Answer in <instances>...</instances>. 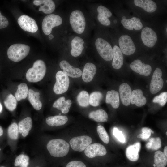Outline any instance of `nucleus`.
Wrapping results in <instances>:
<instances>
[{"instance_id":"nucleus-35","label":"nucleus","mask_w":167,"mask_h":167,"mask_svg":"<svg viewBox=\"0 0 167 167\" xmlns=\"http://www.w3.org/2000/svg\"><path fill=\"white\" fill-rule=\"evenodd\" d=\"M103 98L102 93L99 91L94 92L90 94L89 103L91 106L94 107L98 106Z\"/></svg>"},{"instance_id":"nucleus-33","label":"nucleus","mask_w":167,"mask_h":167,"mask_svg":"<svg viewBox=\"0 0 167 167\" xmlns=\"http://www.w3.org/2000/svg\"><path fill=\"white\" fill-rule=\"evenodd\" d=\"M154 161L156 167H165L167 164V156L163 152L157 151L155 153Z\"/></svg>"},{"instance_id":"nucleus-24","label":"nucleus","mask_w":167,"mask_h":167,"mask_svg":"<svg viewBox=\"0 0 167 167\" xmlns=\"http://www.w3.org/2000/svg\"><path fill=\"white\" fill-rule=\"evenodd\" d=\"M147 102L146 98L144 96L143 92L139 89H135L132 92L131 103L135 104L138 107H141Z\"/></svg>"},{"instance_id":"nucleus-41","label":"nucleus","mask_w":167,"mask_h":167,"mask_svg":"<svg viewBox=\"0 0 167 167\" xmlns=\"http://www.w3.org/2000/svg\"><path fill=\"white\" fill-rule=\"evenodd\" d=\"M149 142L152 143L151 149L152 150H157L161 147V142L159 137L152 138L149 139Z\"/></svg>"},{"instance_id":"nucleus-3","label":"nucleus","mask_w":167,"mask_h":167,"mask_svg":"<svg viewBox=\"0 0 167 167\" xmlns=\"http://www.w3.org/2000/svg\"><path fill=\"white\" fill-rule=\"evenodd\" d=\"M30 47L23 44H15L10 46L7 50V55L8 58L15 62H19L28 54Z\"/></svg>"},{"instance_id":"nucleus-30","label":"nucleus","mask_w":167,"mask_h":167,"mask_svg":"<svg viewBox=\"0 0 167 167\" xmlns=\"http://www.w3.org/2000/svg\"><path fill=\"white\" fill-rule=\"evenodd\" d=\"M68 120V118L66 116L56 115L47 117L46 119V122L50 126H58L64 125Z\"/></svg>"},{"instance_id":"nucleus-12","label":"nucleus","mask_w":167,"mask_h":167,"mask_svg":"<svg viewBox=\"0 0 167 167\" xmlns=\"http://www.w3.org/2000/svg\"><path fill=\"white\" fill-rule=\"evenodd\" d=\"M162 72L159 68L154 71L150 85V90L152 94H155L159 92L162 88L164 81L162 78Z\"/></svg>"},{"instance_id":"nucleus-28","label":"nucleus","mask_w":167,"mask_h":167,"mask_svg":"<svg viewBox=\"0 0 167 167\" xmlns=\"http://www.w3.org/2000/svg\"><path fill=\"white\" fill-rule=\"evenodd\" d=\"M105 102L107 104H110L114 109L118 108L120 104L118 92L113 90L108 91L106 93Z\"/></svg>"},{"instance_id":"nucleus-25","label":"nucleus","mask_w":167,"mask_h":167,"mask_svg":"<svg viewBox=\"0 0 167 167\" xmlns=\"http://www.w3.org/2000/svg\"><path fill=\"white\" fill-rule=\"evenodd\" d=\"M113 49V55L112 65L114 69H118L121 68L123 64V54L119 47L117 45L114 46Z\"/></svg>"},{"instance_id":"nucleus-10","label":"nucleus","mask_w":167,"mask_h":167,"mask_svg":"<svg viewBox=\"0 0 167 167\" xmlns=\"http://www.w3.org/2000/svg\"><path fill=\"white\" fill-rule=\"evenodd\" d=\"M92 142V139L87 135H82L74 137L69 142L72 149L75 151L82 152Z\"/></svg>"},{"instance_id":"nucleus-9","label":"nucleus","mask_w":167,"mask_h":167,"mask_svg":"<svg viewBox=\"0 0 167 167\" xmlns=\"http://www.w3.org/2000/svg\"><path fill=\"white\" fill-rule=\"evenodd\" d=\"M141 38L144 45L149 48L153 47L158 40L156 32L151 28L148 27H146L142 29Z\"/></svg>"},{"instance_id":"nucleus-51","label":"nucleus","mask_w":167,"mask_h":167,"mask_svg":"<svg viewBox=\"0 0 167 167\" xmlns=\"http://www.w3.org/2000/svg\"><path fill=\"white\" fill-rule=\"evenodd\" d=\"M153 166H154V167H156L155 165V164H154L153 165Z\"/></svg>"},{"instance_id":"nucleus-44","label":"nucleus","mask_w":167,"mask_h":167,"mask_svg":"<svg viewBox=\"0 0 167 167\" xmlns=\"http://www.w3.org/2000/svg\"><path fill=\"white\" fill-rule=\"evenodd\" d=\"M66 167H86L82 162L79 161H73L69 162Z\"/></svg>"},{"instance_id":"nucleus-22","label":"nucleus","mask_w":167,"mask_h":167,"mask_svg":"<svg viewBox=\"0 0 167 167\" xmlns=\"http://www.w3.org/2000/svg\"><path fill=\"white\" fill-rule=\"evenodd\" d=\"M141 145L140 143L137 142L128 147L126 151V154L127 158L132 161H136L139 158V152Z\"/></svg>"},{"instance_id":"nucleus-31","label":"nucleus","mask_w":167,"mask_h":167,"mask_svg":"<svg viewBox=\"0 0 167 167\" xmlns=\"http://www.w3.org/2000/svg\"><path fill=\"white\" fill-rule=\"evenodd\" d=\"M89 117L98 122H107L108 119L107 113L104 110L101 109L90 112L89 114Z\"/></svg>"},{"instance_id":"nucleus-43","label":"nucleus","mask_w":167,"mask_h":167,"mask_svg":"<svg viewBox=\"0 0 167 167\" xmlns=\"http://www.w3.org/2000/svg\"><path fill=\"white\" fill-rule=\"evenodd\" d=\"M113 135L120 142L124 143L126 139L122 131H120L117 127H114L113 129Z\"/></svg>"},{"instance_id":"nucleus-2","label":"nucleus","mask_w":167,"mask_h":167,"mask_svg":"<svg viewBox=\"0 0 167 167\" xmlns=\"http://www.w3.org/2000/svg\"><path fill=\"white\" fill-rule=\"evenodd\" d=\"M46 71L45 62L41 60H38L33 63L32 67L27 71L26 75V79L30 82H39L43 78Z\"/></svg>"},{"instance_id":"nucleus-20","label":"nucleus","mask_w":167,"mask_h":167,"mask_svg":"<svg viewBox=\"0 0 167 167\" xmlns=\"http://www.w3.org/2000/svg\"><path fill=\"white\" fill-rule=\"evenodd\" d=\"M96 67L93 63H87L85 65L82 76L83 80L86 83L91 82L96 74Z\"/></svg>"},{"instance_id":"nucleus-39","label":"nucleus","mask_w":167,"mask_h":167,"mask_svg":"<svg viewBox=\"0 0 167 167\" xmlns=\"http://www.w3.org/2000/svg\"><path fill=\"white\" fill-rule=\"evenodd\" d=\"M96 129L99 136L101 140L105 143H108L109 140V137L104 127L101 125H99Z\"/></svg>"},{"instance_id":"nucleus-5","label":"nucleus","mask_w":167,"mask_h":167,"mask_svg":"<svg viewBox=\"0 0 167 167\" xmlns=\"http://www.w3.org/2000/svg\"><path fill=\"white\" fill-rule=\"evenodd\" d=\"M95 45L98 54L104 60L109 61L113 59V48L108 41L102 38H98L96 40Z\"/></svg>"},{"instance_id":"nucleus-23","label":"nucleus","mask_w":167,"mask_h":167,"mask_svg":"<svg viewBox=\"0 0 167 167\" xmlns=\"http://www.w3.org/2000/svg\"><path fill=\"white\" fill-rule=\"evenodd\" d=\"M134 4L146 12L152 13L155 12L157 8L155 2L151 0H134Z\"/></svg>"},{"instance_id":"nucleus-45","label":"nucleus","mask_w":167,"mask_h":167,"mask_svg":"<svg viewBox=\"0 0 167 167\" xmlns=\"http://www.w3.org/2000/svg\"><path fill=\"white\" fill-rule=\"evenodd\" d=\"M9 24L8 19L5 16L2 15L0 11V29L6 27Z\"/></svg>"},{"instance_id":"nucleus-50","label":"nucleus","mask_w":167,"mask_h":167,"mask_svg":"<svg viewBox=\"0 0 167 167\" xmlns=\"http://www.w3.org/2000/svg\"><path fill=\"white\" fill-rule=\"evenodd\" d=\"M2 106L0 103V113L2 112Z\"/></svg>"},{"instance_id":"nucleus-29","label":"nucleus","mask_w":167,"mask_h":167,"mask_svg":"<svg viewBox=\"0 0 167 167\" xmlns=\"http://www.w3.org/2000/svg\"><path fill=\"white\" fill-rule=\"evenodd\" d=\"M28 99L33 108L36 110H39L42 107V104L40 99V93L36 92L32 89H29Z\"/></svg>"},{"instance_id":"nucleus-32","label":"nucleus","mask_w":167,"mask_h":167,"mask_svg":"<svg viewBox=\"0 0 167 167\" xmlns=\"http://www.w3.org/2000/svg\"><path fill=\"white\" fill-rule=\"evenodd\" d=\"M28 91L26 84H20L18 86L17 89L15 94V97L18 101L25 99L28 96Z\"/></svg>"},{"instance_id":"nucleus-7","label":"nucleus","mask_w":167,"mask_h":167,"mask_svg":"<svg viewBox=\"0 0 167 167\" xmlns=\"http://www.w3.org/2000/svg\"><path fill=\"white\" fill-rule=\"evenodd\" d=\"M62 19L58 15L54 14L49 15L44 18L42 23V29L44 33L49 35L53 28L60 25Z\"/></svg>"},{"instance_id":"nucleus-11","label":"nucleus","mask_w":167,"mask_h":167,"mask_svg":"<svg viewBox=\"0 0 167 167\" xmlns=\"http://www.w3.org/2000/svg\"><path fill=\"white\" fill-rule=\"evenodd\" d=\"M18 23L21 28L25 31L35 33L38 29V27L35 20L27 15L20 16L18 19Z\"/></svg>"},{"instance_id":"nucleus-38","label":"nucleus","mask_w":167,"mask_h":167,"mask_svg":"<svg viewBox=\"0 0 167 167\" xmlns=\"http://www.w3.org/2000/svg\"><path fill=\"white\" fill-rule=\"evenodd\" d=\"M29 157L27 155L21 154L15 158L14 163L15 166L27 167L29 164Z\"/></svg>"},{"instance_id":"nucleus-47","label":"nucleus","mask_w":167,"mask_h":167,"mask_svg":"<svg viewBox=\"0 0 167 167\" xmlns=\"http://www.w3.org/2000/svg\"><path fill=\"white\" fill-rule=\"evenodd\" d=\"M3 133V131L2 126H0V137L2 136Z\"/></svg>"},{"instance_id":"nucleus-36","label":"nucleus","mask_w":167,"mask_h":167,"mask_svg":"<svg viewBox=\"0 0 167 167\" xmlns=\"http://www.w3.org/2000/svg\"><path fill=\"white\" fill-rule=\"evenodd\" d=\"M4 103L6 108L10 111L14 110L17 106V100L12 94H10L8 96Z\"/></svg>"},{"instance_id":"nucleus-16","label":"nucleus","mask_w":167,"mask_h":167,"mask_svg":"<svg viewBox=\"0 0 167 167\" xmlns=\"http://www.w3.org/2000/svg\"><path fill=\"white\" fill-rule=\"evenodd\" d=\"M121 22L123 27L129 30H140L143 26L140 19L136 17H133L129 19H123Z\"/></svg>"},{"instance_id":"nucleus-37","label":"nucleus","mask_w":167,"mask_h":167,"mask_svg":"<svg viewBox=\"0 0 167 167\" xmlns=\"http://www.w3.org/2000/svg\"><path fill=\"white\" fill-rule=\"evenodd\" d=\"M9 137L12 140H16L18 138L19 130L17 124L14 122L9 126L7 131Z\"/></svg>"},{"instance_id":"nucleus-6","label":"nucleus","mask_w":167,"mask_h":167,"mask_svg":"<svg viewBox=\"0 0 167 167\" xmlns=\"http://www.w3.org/2000/svg\"><path fill=\"white\" fill-rule=\"evenodd\" d=\"M56 81L53 87L54 92L60 94L66 92L69 88L70 81L68 76L62 71H59L56 74Z\"/></svg>"},{"instance_id":"nucleus-17","label":"nucleus","mask_w":167,"mask_h":167,"mask_svg":"<svg viewBox=\"0 0 167 167\" xmlns=\"http://www.w3.org/2000/svg\"><path fill=\"white\" fill-rule=\"evenodd\" d=\"M119 92L121 101L124 105L128 106L131 103L132 93L131 88L126 83L121 84L119 87Z\"/></svg>"},{"instance_id":"nucleus-52","label":"nucleus","mask_w":167,"mask_h":167,"mask_svg":"<svg viewBox=\"0 0 167 167\" xmlns=\"http://www.w3.org/2000/svg\"><path fill=\"white\" fill-rule=\"evenodd\" d=\"M0 167H5L4 166H0Z\"/></svg>"},{"instance_id":"nucleus-54","label":"nucleus","mask_w":167,"mask_h":167,"mask_svg":"<svg viewBox=\"0 0 167 167\" xmlns=\"http://www.w3.org/2000/svg\"></svg>"},{"instance_id":"nucleus-49","label":"nucleus","mask_w":167,"mask_h":167,"mask_svg":"<svg viewBox=\"0 0 167 167\" xmlns=\"http://www.w3.org/2000/svg\"><path fill=\"white\" fill-rule=\"evenodd\" d=\"M54 38V36L52 34H50L49 36V40H51Z\"/></svg>"},{"instance_id":"nucleus-4","label":"nucleus","mask_w":167,"mask_h":167,"mask_svg":"<svg viewBox=\"0 0 167 167\" xmlns=\"http://www.w3.org/2000/svg\"><path fill=\"white\" fill-rule=\"evenodd\" d=\"M70 22L73 31L78 34L83 33L85 26V19L83 12L79 10L73 11L70 16Z\"/></svg>"},{"instance_id":"nucleus-1","label":"nucleus","mask_w":167,"mask_h":167,"mask_svg":"<svg viewBox=\"0 0 167 167\" xmlns=\"http://www.w3.org/2000/svg\"><path fill=\"white\" fill-rule=\"evenodd\" d=\"M46 148L51 156L59 157H64L68 153L70 146L65 140L57 139L49 141Z\"/></svg>"},{"instance_id":"nucleus-27","label":"nucleus","mask_w":167,"mask_h":167,"mask_svg":"<svg viewBox=\"0 0 167 167\" xmlns=\"http://www.w3.org/2000/svg\"><path fill=\"white\" fill-rule=\"evenodd\" d=\"M18 126L19 133L24 137L27 136L32 127L31 118L28 117L22 119L19 122Z\"/></svg>"},{"instance_id":"nucleus-14","label":"nucleus","mask_w":167,"mask_h":167,"mask_svg":"<svg viewBox=\"0 0 167 167\" xmlns=\"http://www.w3.org/2000/svg\"><path fill=\"white\" fill-rule=\"evenodd\" d=\"M130 67L134 72L145 76L149 75L152 71L151 66L143 63L140 60L136 59L130 65Z\"/></svg>"},{"instance_id":"nucleus-19","label":"nucleus","mask_w":167,"mask_h":167,"mask_svg":"<svg viewBox=\"0 0 167 167\" xmlns=\"http://www.w3.org/2000/svg\"><path fill=\"white\" fill-rule=\"evenodd\" d=\"M33 3L36 6L40 5L39 11L46 14L52 13L55 8L54 2L51 0H35Z\"/></svg>"},{"instance_id":"nucleus-40","label":"nucleus","mask_w":167,"mask_h":167,"mask_svg":"<svg viewBox=\"0 0 167 167\" xmlns=\"http://www.w3.org/2000/svg\"><path fill=\"white\" fill-rule=\"evenodd\" d=\"M152 101L154 103H158L161 106H163L167 101V92H163L156 96Z\"/></svg>"},{"instance_id":"nucleus-53","label":"nucleus","mask_w":167,"mask_h":167,"mask_svg":"<svg viewBox=\"0 0 167 167\" xmlns=\"http://www.w3.org/2000/svg\"><path fill=\"white\" fill-rule=\"evenodd\" d=\"M166 135H167V131L166 132Z\"/></svg>"},{"instance_id":"nucleus-48","label":"nucleus","mask_w":167,"mask_h":167,"mask_svg":"<svg viewBox=\"0 0 167 167\" xmlns=\"http://www.w3.org/2000/svg\"><path fill=\"white\" fill-rule=\"evenodd\" d=\"M164 153L166 156H167V146H166L165 147L164 150Z\"/></svg>"},{"instance_id":"nucleus-8","label":"nucleus","mask_w":167,"mask_h":167,"mask_svg":"<svg viewBox=\"0 0 167 167\" xmlns=\"http://www.w3.org/2000/svg\"><path fill=\"white\" fill-rule=\"evenodd\" d=\"M119 48L123 54L127 56L131 55L136 51V46L132 38L126 34L121 35L118 40Z\"/></svg>"},{"instance_id":"nucleus-18","label":"nucleus","mask_w":167,"mask_h":167,"mask_svg":"<svg viewBox=\"0 0 167 167\" xmlns=\"http://www.w3.org/2000/svg\"><path fill=\"white\" fill-rule=\"evenodd\" d=\"M97 11V19L99 22L104 26H109L111 22L109 18L112 15L111 12L107 8L102 5L98 6Z\"/></svg>"},{"instance_id":"nucleus-34","label":"nucleus","mask_w":167,"mask_h":167,"mask_svg":"<svg viewBox=\"0 0 167 167\" xmlns=\"http://www.w3.org/2000/svg\"><path fill=\"white\" fill-rule=\"evenodd\" d=\"M89 95L85 91H82L78 94L77 101L78 104L81 107H86L89 105Z\"/></svg>"},{"instance_id":"nucleus-42","label":"nucleus","mask_w":167,"mask_h":167,"mask_svg":"<svg viewBox=\"0 0 167 167\" xmlns=\"http://www.w3.org/2000/svg\"><path fill=\"white\" fill-rule=\"evenodd\" d=\"M142 133L137 136L138 138H141L143 139H146L148 138L151 135V133H154V131L150 129L148 127H143L142 129Z\"/></svg>"},{"instance_id":"nucleus-46","label":"nucleus","mask_w":167,"mask_h":167,"mask_svg":"<svg viewBox=\"0 0 167 167\" xmlns=\"http://www.w3.org/2000/svg\"><path fill=\"white\" fill-rule=\"evenodd\" d=\"M152 145V143L150 142H149L148 143L146 144V147L148 149H151V147Z\"/></svg>"},{"instance_id":"nucleus-15","label":"nucleus","mask_w":167,"mask_h":167,"mask_svg":"<svg viewBox=\"0 0 167 167\" xmlns=\"http://www.w3.org/2000/svg\"><path fill=\"white\" fill-rule=\"evenodd\" d=\"M59 66L60 68L63 70V72L68 76L73 78H77L82 75V72L80 69L74 67L66 60L61 61Z\"/></svg>"},{"instance_id":"nucleus-21","label":"nucleus","mask_w":167,"mask_h":167,"mask_svg":"<svg viewBox=\"0 0 167 167\" xmlns=\"http://www.w3.org/2000/svg\"><path fill=\"white\" fill-rule=\"evenodd\" d=\"M84 42L83 40L79 36L75 37L71 41V54L73 57L80 55L84 49Z\"/></svg>"},{"instance_id":"nucleus-13","label":"nucleus","mask_w":167,"mask_h":167,"mask_svg":"<svg viewBox=\"0 0 167 167\" xmlns=\"http://www.w3.org/2000/svg\"><path fill=\"white\" fill-rule=\"evenodd\" d=\"M84 153L88 157L93 158L105 155L107 151L103 145L99 143H94L89 145L84 150Z\"/></svg>"},{"instance_id":"nucleus-26","label":"nucleus","mask_w":167,"mask_h":167,"mask_svg":"<svg viewBox=\"0 0 167 167\" xmlns=\"http://www.w3.org/2000/svg\"><path fill=\"white\" fill-rule=\"evenodd\" d=\"M71 104V101L70 100H65V97L62 96L56 100L53 103V106L58 110H60L62 113L65 114L69 112Z\"/></svg>"}]
</instances>
